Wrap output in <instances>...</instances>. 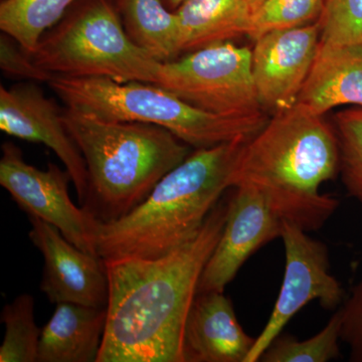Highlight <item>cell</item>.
<instances>
[{
  "label": "cell",
  "instance_id": "cell-7",
  "mask_svg": "<svg viewBox=\"0 0 362 362\" xmlns=\"http://www.w3.org/2000/svg\"><path fill=\"white\" fill-rule=\"evenodd\" d=\"M162 89L199 110L221 116L264 112L252 75V49L220 42L161 63Z\"/></svg>",
  "mask_w": 362,
  "mask_h": 362
},
{
  "label": "cell",
  "instance_id": "cell-25",
  "mask_svg": "<svg viewBox=\"0 0 362 362\" xmlns=\"http://www.w3.org/2000/svg\"><path fill=\"white\" fill-rule=\"evenodd\" d=\"M0 69L4 76L30 82H51L54 75L35 64L32 54L6 33L0 35Z\"/></svg>",
  "mask_w": 362,
  "mask_h": 362
},
{
  "label": "cell",
  "instance_id": "cell-5",
  "mask_svg": "<svg viewBox=\"0 0 362 362\" xmlns=\"http://www.w3.org/2000/svg\"><path fill=\"white\" fill-rule=\"evenodd\" d=\"M335 127L295 105L269 118L245 144L233 187L250 182L295 194H320V187L339 173Z\"/></svg>",
  "mask_w": 362,
  "mask_h": 362
},
{
  "label": "cell",
  "instance_id": "cell-3",
  "mask_svg": "<svg viewBox=\"0 0 362 362\" xmlns=\"http://www.w3.org/2000/svg\"><path fill=\"white\" fill-rule=\"evenodd\" d=\"M62 115L87 165L82 206L101 223L130 214L192 152L175 134L152 124L104 120L66 107Z\"/></svg>",
  "mask_w": 362,
  "mask_h": 362
},
{
  "label": "cell",
  "instance_id": "cell-9",
  "mask_svg": "<svg viewBox=\"0 0 362 362\" xmlns=\"http://www.w3.org/2000/svg\"><path fill=\"white\" fill-rule=\"evenodd\" d=\"M285 271L275 306L265 327L256 337L247 362H258L271 342L284 330L298 312L318 301L326 310L337 308L343 300L339 281L330 273L329 252L320 240L293 223L283 226Z\"/></svg>",
  "mask_w": 362,
  "mask_h": 362
},
{
  "label": "cell",
  "instance_id": "cell-2",
  "mask_svg": "<svg viewBox=\"0 0 362 362\" xmlns=\"http://www.w3.org/2000/svg\"><path fill=\"white\" fill-rule=\"evenodd\" d=\"M247 142L194 149L127 216L110 223L95 220L98 256L158 258L194 239L226 190L233 188Z\"/></svg>",
  "mask_w": 362,
  "mask_h": 362
},
{
  "label": "cell",
  "instance_id": "cell-13",
  "mask_svg": "<svg viewBox=\"0 0 362 362\" xmlns=\"http://www.w3.org/2000/svg\"><path fill=\"white\" fill-rule=\"evenodd\" d=\"M30 239L44 257L40 289L51 303L107 307L109 282L101 257L78 249L56 226L28 216Z\"/></svg>",
  "mask_w": 362,
  "mask_h": 362
},
{
  "label": "cell",
  "instance_id": "cell-21",
  "mask_svg": "<svg viewBox=\"0 0 362 362\" xmlns=\"http://www.w3.org/2000/svg\"><path fill=\"white\" fill-rule=\"evenodd\" d=\"M341 312L338 309L322 330L308 339L276 337L262 354V362H328L340 356Z\"/></svg>",
  "mask_w": 362,
  "mask_h": 362
},
{
  "label": "cell",
  "instance_id": "cell-14",
  "mask_svg": "<svg viewBox=\"0 0 362 362\" xmlns=\"http://www.w3.org/2000/svg\"><path fill=\"white\" fill-rule=\"evenodd\" d=\"M255 341L225 292H197L185 323V362H247Z\"/></svg>",
  "mask_w": 362,
  "mask_h": 362
},
{
  "label": "cell",
  "instance_id": "cell-28",
  "mask_svg": "<svg viewBox=\"0 0 362 362\" xmlns=\"http://www.w3.org/2000/svg\"><path fill=\"white\" fill-rule=\"evenodd\" d=\"M264 0H246L247 8H249L251 14L254 13L255 11L258 9V7L263 4Z\"/></svg>",
  "mask_w": 362,
  "mask_h": 362
},
{
  "label": "cell",
  "instance_id": "cell-22",
  "mask_svg": "<svg viewBox=\"0 0 362 362\" xmlns=\"http://www.w3.org/2000/svg\"><path fill=\"white\" fill-rule=\"evenodd\" d=\"M323 8L324 0H264L252 14L247 37L255 42L274 30L311 25L321 18Z\"/></svg>",
  "mask_w": 362,
  "mask_h": 362
},
{
  "label": "cell",
  "instance_id": "cell-16",
  "mask_svg": "<svg viewBox=\"0 0 362 362\" xmlns=\"http://www.w3.org/2000/svg\"><path fill=\"white\" fill-rule=\"evenodd\" d=\"M106 324L107 307L57 304L42 328L37 362H97Z\"/></svg>",
  "mask_w": 362,
  "mask_h": 362
},
{
  "label": "cell",
  "instance_id": "cell-12",
  "mask_svg": "<svg viewBox=\"0 0 362 362\" xmlns=\"http://www.w3.org/2000/svg\"><path fill=\"white\" fill-rule=\"evenodd\" d=\"M63 109L35 82L0 87V129L11 137L42 143L63 162L81 206L88 192L87 165L63 120Z\"/></svg>",
  "mask_w": 362,
  "mask_h": 362
},
{
  "label": "cell",
  "instance_id": "cell-23",
  "mask_svg": "<svg viewBox=\"0 0 362 362\" xmlns=\"http://www.w3.org/2000/svg\"><path fill=\"white\" fill-rule=\"evenodd\" d=\"M339 141V173L349 194L362 204V108L346 109L334 118Z\"/></svg>",
  "mask_w": 362,
  "mask_h": 362
},
{
  "label": "cell",
  "instance_id": "cell-10",
  "mask_svg": "<svg viewBox=\"0 0 362 362\" xmlns=\"http://www.w3.org/2000/svg\"><path fill=\"white\" fill-rule=\"evenodd\" d=\"M0 185L28 216L56 226L78 249L97 255L94 242L95 220L78 207L69 194L71 181L68 171L49 163L47 170L30 165L13 142L1 146Z\"/></svg>",
  "mask_w": 362,
  "mask_h": 362
},
{
  "label": "cell",
  "instance_id": "cell-20",
  "mask_svg": "<svg viewBox=\"0 0 362 362\" xmlns=\"http://www.w3.org/2000/svg\"><path fill=\"white\" fill-rule=\"evenodd\" d=\"M0 320L6 327L0 362H37L42 329L35 323L32 295H20L7 303Z\"/></svg>",
  "mask_w": 362,
  "mask_h": 362
},
{
  "label": "cell",
  "instance_id": "cell-15",
  "mask_svg": "<svg viewBox=\"0 0 362 362\" xmlns=\"http://www.w3.org/2000/svg\"><path fill=\"white\" fill-rule=\"evenodd\" d=\"M296 104L320 116L340 106L362 108V40L320 42Z\"/></svg>",
  "mask_w": 362,
  "mask_h": 362
},
{
  "label": "cell",
  "instance_id": "cell-1",
  "mask_svg": "<svg viewBox=\"0 0 362 362\" xmlns=\"http://www.w3.org/2000/svg\"><path fill=\"white\" fill-rule=\"evenodd\" d=\"M228 209L218 202L194 239L158 258L104 259L109 301L97 362H185L188 312Z\"/></svg>",
  "mask_w": 362,
  "mask_h": 362
},
{
  "label": "cell",
  "instance_id": "cell-17",
  "mask_svg": "<svg viewBox=\"0 0 362 362\" xmlns=\"http://www.w3.org/2000/svg\"><path fill=\"white\" fill-rule=\"evenodd\" d=\"M175 13L182 54L247 35L252 18L246 0H185Z\"/></svg>",
  "mask_w": 362,
  "mask_h": 362
},
{
  "label": "cell",
  "instance_id": "cell-26",
  "mask_svg": "<svg viewBox=\"0 0 362 362\" xmlns=\"http://www.w3.org/2000/svg\"><path fill=\"white\" fill-rule=\"evenodd\" d=\"M339 309L341 341L349 346L350 361L362 362V280Z\"/></svg>",
  "mask_w": 362,
  "mask_h": 362
},
{
  "label": "cell",
  "instance_id": "cell-8",
  "mask_svg": "<svg viewBox=\"0 0 362 362\" xmlns=\"http://www.w3.org/2000/svg\"><path fill=\"white\" fill-rule=\"evenodd\" d=\"M233 188L223 233L202 272L197 292H225L250 257L281 238L283 226L290 223L285 202L268 188L250 182Z\"/></svg>",
  "mask_w": 362,
  "mask_h": 362
},
{
  "label": "cell",
  "instance_id": "cell-4",
  "mask_svg": "<svg viewBox=\"0 0 362 362\" xmlns=\"http://www.w3.org/2000/svg\"><path fill=\"white\" fill-rule=\"evenodd\" d=\"M49 86L66 108L104 120L159 126L194 149L249 141L269 120L265 112L221 116L199 110L150 83L54 76Z\"/></svg>",
  "mask_w": 362,
  "mask_h": 362
},
{
  "label": "cell",
  "instance_id": "cell-6",
  "mask_svg": "<svg viewBox=\"0 0 362 362\" xmlns=\"http://www.w3.org/2000/svg\"><path fill=\"white\" fill-rule=\"evenodd\" d=\"M35 64L54 76L156 85L161 62L136 45L109 0H87L40 40Z\"/></svg>",
  "mask_w": 362,
  "mask_h": 362
},
{
  "label": "cell",
  "instance_id": "cell-11",
  "mask_svg": "<svg viewBox=\"0 0 362 362\" xmlns=\"http://www.w3.org/2000/svg\"><path fill=\"white\" fill-rule=\"evenodd\" d=\"M321 39L319 21L267 33L255 40L252 75L264 111L272 114L296 105L310 74Z\"/></svg>",
  "mask_w": 362,
  "mask_h": 362
},
{
  "label": "cell",
  "instance_id": "cell-24",
  "mask_svg": "<svg viewBox=\"0 0 362 362\" xmlns=\"http://www.w3.org/2000/svg\"><path fill=\"white\" fill-rule=\"evenodd\" d=\"M318 21L321 42L343 44L362 40V0H324Z\"/></svg>",
  "mask_w": 362,
  "mask_h": 362
},
{
  "label": "cell",
  "instance_id": "cell-19",
  "mask_svg": "<svg viewBox=\"0 0 362 362\" xmlns=\"http://www.w3.org/2000/svg\"><path fill=\"white\" fill-rule=\"evenodd\" d=\"M76 0H2L0 30L13 37L30 54L40 40L58 25Z\"/></svg>",
  "mask_w": 362,
  "mask_h": 362
},
{
  "label": "cell",
  "instance_id": "cell-18",
  "mask_svg": "<svg viewBox=\"0 0 362 362\" xmlns=\"http://www.w3.org/2000/svg\"><path fill=\"white\" fill-rule=\"evenodd\" d=\"M118 11L126 33L136 45L161 63L180 58V21L162 0H118Z\"/></svg>",
  "mask_w": 362,
  "mask_h": 362
},
{
  "label": "cell",
  "instance_id": "cell-27",
  "mask_svg": "<svg viewBox=\"0 0 362 362\" xmlns=\"http://www.w3.org/2000/svg\"><path fill=\"white\" fill-rule=\"evenodd\" d=\"M162 1H163V4H165L168 9L175 11L185 0H162Z\"/></svg>",
  "mask_w": 362,
  "mask_h": 362
}]
</instances>
